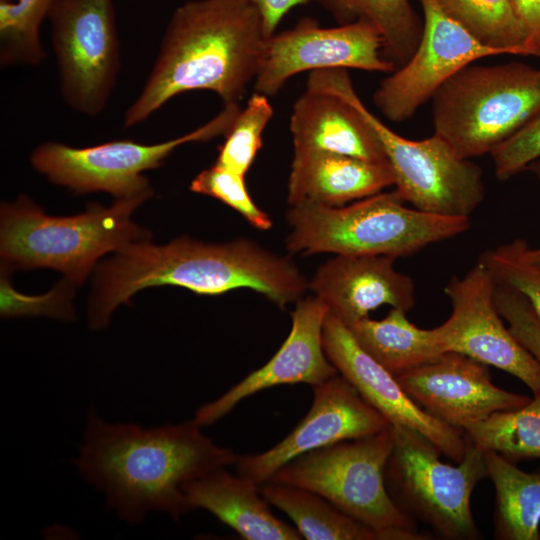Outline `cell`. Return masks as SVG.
I'll return each instance as SVG.
<instances>
[{
    "label": "cell",
    "instance_id": "e575fe53",
    "mask_svg": "<svg viewBox=\"0 0 540 540\" xmlns=\"http://www.w3.org/2000/svg\"><path fill=\"white\" fill-rule=\"evenodd\" d=\"M512 3L528 35L525 56L540 58V0H512Z\"/></svg>",
    "mask_w": 540,
    "mask_h": 540
},
{
    "label": "cell",
    "instance_id": "d590c367",
    "mask_svg": "<svg viewBox=\"0 0 540 540\" xmlns=\"http://www.w3.org/2000/svg\"><path fill=\"white\" fill-rule=\"evenodd\" d=\"M259 12L267 37L276 32L280 22L292 9L306 5L311 0H247Z\"/></svg>",
    "mask_w": 540,
    "mask_h": 540
},
{
    "label": "cell",
    "instance_id": "9a60e30c",
    "mask_svg": "<svg viewBox=\"0 0 540 540\" xmlns=\"http://www.w3.org/2000/svg\"><path fill=\"white\" fill-rule=\"evenodd\" d=\"M307 414L280 442L258 454L239 455L238 474L264 484L290 460L320 447L378 433L391 424L339 373L315 385Z\"/></svg>",
    "mask_w": 540,
    "mask_h": 540
},
{
    "label": "cell",
    "instance_id": "836d02e7",
    "mask_svg": "<svg viewBox=\"0 0 540 540\" xmlns=\"http://www.w3.org/2000/svg\"><path fill=\"white\" fill-rule=\"evenodd\" d=\"M494 298L496 308L512 334L540 363V322L526 298L499 284Z\"/></svg>",
    "mask_w": 540,
    "mask_h": 540
},
{
    "label": "cell",
    "instance_id": "ba28073f",
    "mask_svg": "<svg viewBox=\"0 0 540 540\" xmlns=\"http://www.w3.org/2000/svg\"><path fill=\"white\" fill-rule=\"evenodd\" d=\"M310 88L350 101L377 134L395 177V191L412 207L431 214L470 218L485 198L482 169L456 155L439 136L404 138L375 116L357 95L347 69L310 72Z\"/></svg>",
    "mask_w": 540,
    "mask_h": 540
},
{
    "label": "cell",
    "instance_id": "ffe728a7",
    "mask_svg": "<svg viewBox=\"0 0 540 540\" xmlns=\"http://www.w3.org/2000/svg\"><path fill=\"white\" fill-rule=\"evenodd\" d=\"M293 152L320 151L368 161H388L367 120L344 97L308 88L295 101L290 116Z\"/></svg>",
    "mask_w": 540,
    "mask_h": 540
},
{
    "label": "cell",
    "instance_id": "3957f363",
    "mask_svg": "<svg viewBox=\"0 0 540 540\" xmlns=\"http://www.w3.org/2000/svg\"><path fill=\"white\" fill-rule=\"evenodd\" d=\"M267 36L247 0H189L175 9L154 65L126 109L124 127L147 120L169 100L194 90L240 104L256 78Z\"/></svg>",
    "mask_w": 540,
    "mask_h": 540
},
{
    "label": "cell",
    "instance_id": "30bf717a",
    "mask_svg": "<svg viewBox=\"0 0 540 540\" xmlns=\"http://www.w3.org/2000/svg\"><path fill=\"white\" fill-rule=\"evenodd\" d=\"M240 109V104L224 105L195 130L157 144L123 139L78 148L44 142L30 160L51 182L77 193L104 191L117 198L130 197L152 189L144 171L160 166L181 145L225 135Z\"/></svg>",
    "mask_w": 540,
    "mask_h": 540
},
{
    "label": "cell",
    "instance_id": "ac0fdd59",
    "mask_svg": "<svg viewBox=\"0 0 540 540\" xmlns=\"http://www.w3.org/2000/svg\"><path fill=\"white\" fill-rule=\"evenodd\" d=\"M329 309L316 296L296 302L290 333L274 356L217 399L200 406L193 420L209 426L230 413L242 400L271 387L286 384L318 385L338 371L323 347V327Z\"/></svg>",
    "mask_w": 540,
    "mask_h": 540
},
{
    "label": "cell",
    "instance_id": "8fae6325",
    "mask_svg": "<svg viewBox=\"0 0 540 540\" xmlns=\"http://www.w3.org/2000/svg\"><path fill=\"white\" fill-rule=\"evenodd\" d=\"M47 19L63 100L79 114L99 115L121 67L113 0H57Z\"/></svg>",
    "mask_w": 540,
    "mask_h": 540
},
{
    "label": "cell",
    "instance_id": "603a6c76",
    "mask_svg": "<svg viewBox=\"0 0 540 540\" xmlns=\"http://www.w3.org/2000/svg\"><path fill=\"white\" fill-rule=\"evenodd\" d=\"M483 455L495 489L494 538L540 540V470L525 472L495 452Z\"/></svg>",
    "mask_w": 540,
    "mask_h": 540
},
{
    "label": "cell",
    "instance_id": "74e56055",
    "mask_svg": "<svg viewBox=\"0 0 540 540\" xmlns=\"http://www.w3.org/2000/svg\"><path fill=\"white\" fill-rule=\"evenodd\" d=\"M529 255L532 260L540 266V248L533 249L529 248Z\"/></svg>",
    "mask_w": 540,
    "mask_h": 540
},
{
    "label": "cell",
    "instance_id": "4dcf8cb0",
    "mask_svg": "<svg viewBox=\"0 0 540 540\" xmlns=\"http://www.w3.org/2000/svg\"><path fill=\"white\" fill-rule=\"evenodd\" d=\"M529 244L523 239L487 250L479 259L487 266L499 285L522 294L540 322V266L529 255Z\"/></svg>",
    "mask_w": 540,
    "mask_h": 540
},
{
    "label": "cell",
    "instance_id": "484cf974",
    "mask_svg": "<svg viewBox=\"0 0 540 540\" xmlns=\"http://www.w3.org/2000/svg\"><path fill=\"white\" fill-rule=\"evenodd\" d=\"M338 25L363 21L373 25L384 43V54L396 68L413 55L421 39L423 20L410 0H311Z\"/></svg>",
    "mask_w": 540,
    "mask_h": 540
},
{
    "label": "cell",
    "instance_id": "83f0119b",
    "mask_svg": "<svg viewBox=\"0 0 540 540\" xmlns=\"http://www.w3.org/2000/svg\"><path fill=\"white\" fill-rule=\"evenodd\" d=\"M463 433L479 450L514 463L540 458V393L520 408L498 411L469 425Z\"/></svg>",
    "mask_w": 540,
    "mask_h": 540
},
{
    "label": "cell",
    "instance_id": "d6a6232c",
    "mask_svg": "<svg viewBox=\"0 0 540 540\" xmlns=\"http://www.w3.org/2000/svg\"><path fill=\"white\" fill-rule=\"evenodd\" d=\"M495 176L508 180L540 159V112L490 153Z\"/></svg>",
    "mask_w": 540,
    "mask_h": 540
},
{
    "label": "cell",
    "instance_id": "4fadbf2b",
    "mask_svg": "<svg viewBox=\"0 0 540 540\" xmlns=\"http://www.w3.org/2000/svg\"><path fill=\"white\" fill-rule=\"evenodd\" d=\"M332 68L391 73L396 65L385 56L383 39L370 23L322 27L316 19L303 17L266 38L254 88L273 96L298 73Z\"/></svg>",
    "mask_w": 540,
    "mask_h": 540
},
{
    "label": "cell",
    "instance_id": "7c38bea8",
    "mask_svg": "<svg viewBox=\"0 0 540 540\" xmlns=\"http://www.w3.org/2000/svg\"><path fill=\"white\" fill-rule=\"evenodd\" d=\"M497 283L479 259L463 276L445 286L451 315L433 328L444 352L464 354L521 380L533 393H540V363L505 326L495 304Z\"/></svg>",
    "mask_w": 540,
    "mask_h": 540
},
{
    "label": "cell",
    "instance_id": "e0dca14e",
    "mask_svg": "<svg viewBox=\"0 0 540 540\" xmlns=\"http://www.w3.org/2000/svg\"><path fill=\"white\" fill-rule=\"evenodd\" d=\"M396 378L426 413L461 431L495 412L520 408L531 399L497 387L485 364L452 351Z\"/></svg>",
    "mask_w": 540,
    "mask_h": 540
},
{
    "label": "cell",
    "instance_id": "f546056e",
    "mask_svg": "<svg viewBox=\"0 0 540 540\" xmlns=\"http://www.w3.org/2000/svg\"><path fill=\"white\" fill-rule=\"evenodd\" d=\"M268 96L254 92L241 108L219 146L216 163L246 176L262 147L263 133L273 116Z\"/></svg>",
    "mask_w": 540,
    "mask_h": 540
},
{
    "label": "cell",
    "instance_id": "cb8c5ba5",
    "mask_svg": "<svg viewBox=\"0 0 540 540\" xmlns=\"http://www.w3.org/2000/svg\"><path fill=\"white\" fill-rule=\"evenodd\" d=\"M406 313L392 308L381 320L366 317L347 326L360 347L395 377L443 353L433 330L417 327Z\"/></svg>",
    "mask_w": 540,
    "mask_h": 540
},
{
    "label": "cell",
    "instance_id": "9c48e42d",
    "mask_svg": "<svg viewBox=\"0 0 540 540\" xmlns=\"http://www.w3.org/2000/svg\"><path fill=\"white\" fill-rule=\"evenodd\" d=\"M392 429L393 448L385 482L396 506L443 539L480 538L471 495L477 483L487 477L483 451L465 436L464 458L451 465L440 460V450L419 432L397 426Z\"/></svg>",
    "mask_w": 540,
    "mask_h": 540
},
{
    "label": "cell",
    "instance_id": "d4e9b609",
    "mask_svg": "<svg viewBox=\"0 0 540 540\" xmlns=\"http://www.w3.org/2000/svg\"><path fill=\"white\" fill-rule=\"evenodd\" d=\"M269 504L284 512L307 540H385L374 528L310 490L277 482L261 484Z\"/></svg>",
    "mask_w": 540,
    "mask_h": 540
},
{
    "label": "cell",
    "instance_id": "7a4b0ae2",
    "mask_svg": "<svg viewBox=\"0 0 540 540\" xmlns=\"http://www.w3.org/2000/svg\"><path fill=\"white\" fill-rule=\"evenodd\" d=\"M161 285L184 287L200 295L249 288L280 308L299 301L309 289V281L289 257L246 238L222 244L188 237L165 245L143 240L98 266L90 326L103 328L112 312L137 291Z\"/></svg>",
    "mask_w": 540,
    "mask_h": 540
},
{
    "label": "cell",
    "instance_id": "8d00e7d4",
    "mask_svg": "<svg viewBox=\"0 0 540 540\" xmlns=\"http://www.w3.org/2000/svg\"><path fill=\"white\" fill-rule=\"evenodd\" d=\"M527 170L534 174L540 180V159L531 163Z\"/></svg>",
    "mask_w": 540,
    "mask_h": 540
},
{
    "label": "cell",
    "instance_id": "44dd1931",
    "mask_svg": "<svg viewBox=\"0 0 540 540\" xmlns=\"http://www.w3.org/2000/svg\"><path fill=\"white\" fill-rule=\"evenodd\" d=\"M394 184L388 161L320 151L293 152L287 201L289 206L310 203L340 207Z\"/></svg>",
    "mask_w": 540,
    "mask_h": 540
},
{
    "label": "cell",
    "instance_id": "1f68e13d",
    "mask_svg": "<svg viewBox=\"0 0 540 540\" xmlns=\"http://www.w3.org/2000/svg\"><path fill=\"white\" fill-rule=\"evenodd\" d=\"M190 190L220 200L259 230H268L272 227L270 216L251 198L245 184V176L216 162L192 180Z\"/></svg>",
    "mask_w": 540,
    "mask_h": 540
},
{
    "label": "cell",
    "instance_id": "d6986e66",
    "mask_svg": "<svg viewBox=\"0 0 540 540\" xmlns=\"http://www.w3.org/2000/svg\"><path fill=\"white\" fill-rule=\"evenodd\" d=\"M388 256L335 255L319 266L309 289L346 326L382 305L408 312L415 304L413 280Z\"/></svg>",
    "mask_w": 540,
    "mask_h": 540
},
{
    "label": "cell",
    "instance_id": "5b68a950",
    "mask_svg": "<svg viewBox=\"0 0 540 540\" xmlns=\"http://www.w3.org/2000/svg\"><path fill=\"white\" fill-rule=\"evenodd\" d=\"M153 193L117 198L109 208L92 204L70 217L45 214L26 197L1 209V256L27 269L49 267L81 284L100 256L147 240L148 232L131 221L132 212Z\"/></svg>",
    "mask_w": 540,
    "mask_h": 540
},
{
    "label": "cell",
    "instance_id": "5bb4252c",
    "mask_svg": "<svg viewBox=\"0 0 540 540\" xmlns=\"http://www.w3.org/2000/svg\"><path fill=\"white\" fill-rule=\"evenodd\" d=\"M423 30L410 59L384 78L373 102L392 122H404L431 100L454 74L481 58L502 55L482 45L450 19L435 0H418Z\"/></svg>",
    "mask_w": 540,
    "mask_h": 540
},
{
    "label": "cell",
    "instance_id": "2e32d148",
    "mask_svg": "<svg viewBox=\"0 0 540 540\" xmlns=\"http://www.w3.org/2000/svg\"><path fill=\"white\" fill-rule=\"evenodd\" d=\"M323 347L338 373L392 426L419 432L456 463L464 458L467 439L463 431L435 419L419 407L397 378L365 352L348 327L331 313L323 327Z\"/></svg>",
    "mask_w": 540,
    "mask_h": 540
},
{
    "label": "cell",
    "instance_id": "277c9868",
    "mask_svg": "<svg viewBox=\"0 0 540 540\" xmlns=\"http://www.w3.org/2000/svg\"><path fill=\"white\" fill-rule=\"evenodd\" d=\"M405 204L394 190L348 206H290L287 220L291 230L285 240L286 249L302 256L333 253L397 259L470 228V218L431 214Z\"/></svg>",
    "mask_w": 540,
    "mask_h": 540
},
{
    "label": "cell",
    "instance_id": "6da1fadb",
    "mask_svg": "<svg viewBox=\"0 0 540 540\" xmlns=\"http://www.w3.org/2000/svg\"><path fill=\"white\" fill-rule=\"evenodd\" d=\"M201 429L193 419L144 428L90 414L75 464L122 520L139 523L150 512L177 520L192 510L184 486L239 458Z\"/></svg>",
    "mask_w": 540,
    "mask_h": 540
},
{
    "label": "cell",
    "instance_id": "8992f818",
    "mask_svg": "<svg viewBox=\"0 0 540 540\" xmlns=\"http://www.w3.org/2000/svg\"><path fill=\"white\" fill-rule=\"evenodd\" d=\"M434 134L463 159L482 156L540 112V68L467 65L435 93Z\"/></svg>",
    "mask_w": 540,
    "mask_h": 540
},
{
    "label": "cell",
    "instance_id": "f1b7e54d",
    "mask_svg": "<svg viewBox=\"0 0 540 540\" xmlns=\"http://www.w3.org/2000/svg\"><path fill=\"white\" fill-rule=\"evenodd\" d=\"M57 0H0V66L39 65L40 27Z\"/></svg>",
    "mask_w": 540,
    "mask_h": 540
},
{
    "label": "cell",
    "instance_id": "7402d4cb",
    "mask_svg": "<svg viewBox=\"0 0 540 540\" xmlns=\"http://www.w3.org/2000/svg\"><path fill=\"white\" fill-rule=\"evenodd\" d=\"M193 509L207 510L246 540H300L299 531L277 518L261 493V485L226 467L184 486Z\"/></svg>",
    "mask_w": 540,
    "mask_h": 540
},
{
    "label": "cell",
    "instance_id": "52a82bcc",
    "mask_svg": "<svg viewBox=\"0 0 540 540\" xmlns=\"http://www.w3.org/2000/svg\"><path fill=\"white\" fill-rule=\"evenodd\" d=\"M392 448L390 425L373 435L304 453L280 467L269 481L319 494L379 531L385 540L429 539L396 506L387 490L385 469Z\"/></svg>",
    "mask_w": 540,
    "mask_h": 540
},
{
    "label": "cell",
    "instance_id": "4316f807",
    "mask_svg": "<svg viewBox=\"0 0 540 540\" xmlns=\"http://www.w3.org/2000/svg\"><path fill=\"white\" fill-rule=\"evenodd\" d=\"M441 10L482 45L502 55H526L527 31L512 0H435Z\"/></svg>",
    "mask_w": 540,
    "mask_h": 540
}]
</instances>
